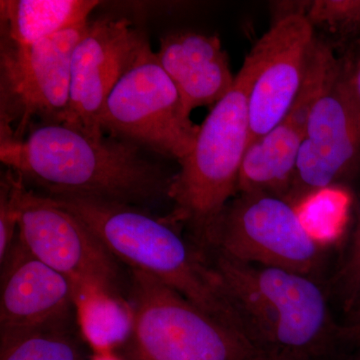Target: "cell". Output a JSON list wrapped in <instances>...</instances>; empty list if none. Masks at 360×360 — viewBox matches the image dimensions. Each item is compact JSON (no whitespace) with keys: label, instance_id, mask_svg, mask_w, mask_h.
Returning a JSON list of instances; mask_svg holds the SVG:
<instances>
[{"label":"cell","instance_id":"cell-1","mask_svg":"<svg viewBox=\"0 0 360 360\" xmlns=\"http://www.w3.org/2000/svg\"><path fill=\"white\" fill-rule=\"evenodd\" d=\"M0 160L51 196L136 205L168 196L172 182L135 144L65 124L35 125L22 141L0 142Z\"/></svg>","mask_w":360,"mask_h":360},{"label":"cell","instance_id":"cell-2","mask_svg":"<svg viewBox=\"0 0 360 360\" xmlns=\"http://www.w3.org/2000/svg\"><path fill=\"white\" fill-rule=\"evenodd\" d=\"M210 269L257 357L319 360L326 354L331 333L328 300L311 276L221 253Z\"/></svg>","mask_w":360,"mask_h":360},{"label":"cell","instance_id":"cell-3","mask_svg":"<svg viewBox=\"0 0 360 360\" xmlns=\"http://www.w3.org/2000/svg\"><path fill=\"white\" fill-rule=\"evenodd\" d=\"M51 198L77 215L116 259L150 274L208 314L243 331L210 266L167 222L135 205L84 196Z\"/></svg>","mask_w":360,"mask_h":360},{"label":"cell","instance_id":"cell-4","mask_svg":"<svg viewBox=\"0 0 360 360\" xmlns=\"http://www.w3.org/2000/svg\"><path fill=\"white\" fill-rule=\"evenodd\" d=\"M251 77L241 66L229 94L200 124L193 150L179 161L168 188L172 219L207 238L225 206L238 194L241 165L250 142L248 91Z\"/></svg>","mask_w":360,"mask_h":360},{"label":"cell","instance_id":"cell-5","mask_svg":"<svg viewBox=\"0 0 360 360\" xmlns=\"http://www.w3.org/2000/svg\"><path fill=\"white\" fill-rule=\"evenodd\" d=\"M130 360H250L245 336L158 278L132 269Z\"/></svg>","mask_w":360,"mask_h":360},{"label":"cell","instance_id":"cell-6","mask_svg":"<svg viewBox=\"0 0 360 360\" xmlns=\"http://www.w3.org/2000/svg\"><path fill=\"white\" fill-rule=\"evenodd\" d=\"M89 22L30 45L0 37V142L22 141L35 125L66 122L71 58Z\"/></svg>","mask_w":360,"mask_h":360},{"label":"cell","instance_id":"cell-7","mask_svg":"<svg viewBox=\"0 0 360 360\" xmlns=\"http://www.w3.org/2000/svg\"><path fill=\"white\" fill-rule=\"evenodd\" d=\"M104 134L179 161L193 150L200 125L146 41L111 91L99 117Z\"/></svg>","mask_w":360,"mask_h":360},{"label":"cell","instance_id":"cell-8","mask_svg":"<svg viewBox=\"0 0 360 360\" xmlns=\"http://www.w3.org/2000/svg\"><path fill=\"white\" fill-rule=\"evenodd\" d=\"M207 240L219 253L245 264L311 276L322 259V243L297 207L269 193H238L215 221Z\"/></svg>","mask_w":360,"mask_h":360},{"label":"cell","instance_id":"cell-9","mask_svg":"<svg viewBox=\"0 0 360 360\" xmlns=\"http://www.w3.org/2000/svg\"><path fill=\"white\" fill-rule=\"evenodd\" d=\"M16 236L32 255L70 281L75 295L89 288L117 295V259L77 215L25 184Z\"/></svg>","mask_w":360,"mask_h":360},{"label":"cell","instance_id":"cell-10","mask_svg":"<svg viewBox=\"0 0 360 360\" xmlns=\"http://www.w3.org/2000/svg\"><path fill=\"white\" fill-rule=\"evenodd\" d=\"M360 163V103L354 66L340 68L310 111L288 200H304L347 176Z\"/></svg>","mask_w":360,"mask_h":360},{"label":"cell","instance_id":"cell-11","mask_svg":"<svg viewBox=\"0 0 360 360\" xmlns=\"http://www.w3.org/2000/svg\"><path fill=\"white\" fill-rule=\"evenodd\" d=\"M316 39L307 14L293 13L281 16L253 45L243 65L251 77L250 142L269 132L290 111L307 77Z\"/></svg>","mask_w":360,"mask_h":360},{"label":"cell","instance_id":"cell-12","mask_svg":"<svg viewBox=\"0 0 360 360\" xmlns=\"http://www.w3.org/2000/svg\"><path fill=\"white\" fill-rule=\"evenodd\" d=\"M340 65L330 47L315 42L307 77L290 111L266 134L251 141L238 180V193H264L286 198L292 188L298 153L310 111Z\"/></svg>","mask_w":360,"mask_h":360},{"label":"cell","instance_id":"cell-13","mask_svg":"<svg viewBox=\"0 0 360 360\" xmlns=\"http://www.w3.org/2000/svg\"><path fill=\"white\" fill-rule=\"evenodd\" d=\"M146 41L125 18L89 21L71 58L70 103L63 124L91 136L105 135L99 127L104 104Z\"/></svg>","mask_w":360,"mask_h":360},{"label":"cell","instance_id":"cell-14","mask_svg":"<svg viewBox=\"0 0 360 360\" xmlns=\"http://www.w3.org/2000/svg\"><path fill=\"white\" fill-rule=\"evenodd\" d=\"M0 331L40 328L70 319V281L32 255L16 236L4 262Z\"/></svg>","mask_w":360,"mask_h":360},{"label":"cell","instance_id":"cell-15","mask_svg":"<svg viewBox=\"0 0 360 360\" xmlns=\"http://www.w3.org/2000/svg\"><path fill=\"white\" fill-rule=\"evenodd\" d=\"M156 56L188 115L196 108L219 103L236 82L229 56L217 35L170 33L160 39Z\"/></svg>","mask_w":360,"mask_h":360},{"label":"cell","instance_id":"cell-16","mask_svg":"<svg viewBox=\"0 0 360 360\" xmlns=\"http://www.w3.org/2000/svg\"><path fill=\"white\" fill-rule=\"evenodd\" d=\"M94 0H1V37L21 45L37 44L87 22Z\"/></svg>","mask_w":360,"mask_h":360},{"label":"cell","instance_id":"cell-17","mask_svg":"<svg viewBox=\"0 0 360 360\" xmlns=\"http://www.w3.org/2000/svg\"><path fill=\"white\" fill-rule=\"evenodd\" d=\"M80 333L94 354H112L131 335L134 314L129 302L101 288H84L75 295Z\"/></svg>","mask_w":360,"mask_h":360},{"label":"cell","instance_id":"cell-18","mask_svg":"<svg viewBox=\"0 0 360 360\" xmlns=\"http://www.w3.org/2000/svg\"><path fill=\"white\" fill-rule=\"evenodd\" d=\"M0 333V360H84L70 321Z\"/></svg>","mask_w":360,"mask_h":360},{"label":"cell","instance_id":"cell-19","mask_svg":"<svg viewBox=\"0 0 360 360\" xmlns=\"http://www.w3.org/2000/svg\"><path fill=\"white\" fill-rule=\"evenodd\" d=\"M23 180L8 169L0 182V260L4 262L15 240L20 219Z\"/></svg>","mask_w":360,"mask_h":360},{"label":"cell","instance_id":"cell-20","mask_svg":"<svg viewBox=\"0 0 360 360\" xmlns=\"http://www.w3.org/2000/svg\"><path fill=\"white\" fill-rule=\"evenodd\" d=\"M338 290L343 307L350 314L360 300V202L352 243L338 276Z\"/></svg>","mask_w":360,"mask_h":360},{"label":"cell","instance_id":"cell-21","mask_svg":"<svg viewBox=\"0 0 360 360\" xmlns=\"http://www.w3.org/2000/svg\"><path fill=\"white\" fill-rule=\"evenodd\" d=\"M312 25L345 28L360 25V0H317L310 2L307 13Z\"/></svg>","mask_w":360,"mask_h":360},{"label":"cell","instance_id":"cell-22","mask_svg":"<svg viewBox=\"0 0 360 360\" xmlns=\"http://www.w3.org/2000/svg\"><path fill=\"white\" fill-rule=\"evenodd\" d=\"M340 335L343 340L360 347V324L345 326L340 329Z\"/></svg>","mask_w":360,"mask_h":360},{"label":"cell","instance_id":"cell-23","mask_svg":"<svg viewBox=\"0 0 360 360\" xmlns=\"http://www.w3.org/2000/svg\"><path fill=\"white\" fill-rule=\"evenodd\" d=\"M354 82L355 91L360 103V40H359V56L357 58L356 65L354 66Z\"/></svg>","mask_w":360,"mask_h":360},{"label":"cell","instance_id":"cell-24","mask_svg":"<svg viewBox=\"0 0 360 360\" xmlns=\"http://www.w3.org/2000/svg\"><path fill=\"white\" fill-rule=\"evenodd\" d=\"M349 322L347 326H356L360 324V300L357 303L356 307H354V310L350 312Z\"/></svg>","mask_w":360,"mask_h":360},{"label":"cell","instance_id":"cell-25","mask_svg":"<svg viewBox=\"0 0 360 360\" xmlns=\"http://www.w3.org/2000/svg\"><path fill=\"white\" fill-rule=\"evenodd\" d=\"M250 360H269L265 359H262V357H255V359H250Z\"/></svg>","mask_w":360,"mask_h":360},{"label":"cell","instance_id":"cell-26","mask_svg":"<svg viewBox=\"0 0 360 360\" xmlns=\"http://www.w3.org/2000/svg\"><path fill=\"white\" fill-rule=\"evenodd\" d=\"M354 360H360V354L359 355V357H357V359H355Z\"/></svg>","mask_w":360,"mask_h":360}]
</instances>
